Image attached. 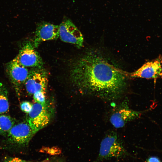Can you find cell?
<instances>
[{
	"label": "cell",
	"mask_w": 162,
	"mask_h": 162,
	"mask_svg": "<svg viewBox=\"0 0 162 162\" xmlns=\"http://www.w3.org/2000/svg\"><path fill=\"white\" fill-rule=\"evenodd\" d=\"M126 75L125 72L94 51L78 58L70 71L72 82L82 91L110 100L118 98L124 92Z\"/></svg>",
	"instance_id": "obj_1"
},
{
	"label": "cell",
	"mask_w": 162,
	"mask_h": 162,
	"mask_svg": "<svg viewBox=\"0 0 162 162\" xmlns=\"http://www.w3.org/2000/svg\"><path fill=\"white\" fill-rule=\"evenodd\" d=\"M129 155L115 133L107 135L101 141L96 162Z\"/></svg>",
	"instance_id": "obj_2"
},
{
	"label": "cell",
	"mask_w": 162,
	"mask_h": 162,
	"mask_svg": "<svg viewBox=\"0 0 162 162\" xmlns=\"http://www.w3.org/2000/svg\"><path fill=\"white\" fill-rule=\"evenodd\" d=\"M28 114L27 122L35 134L48 125L50 120V113L46 104L35 103Z\"/></svg>",
	"instance_id": "obj_3"
},
{
	"label": "cell",
	"mask_w": 162,
	"mask_h": 162,
	"mask_svg": "<svg viewBox=\"0 0 162 162\" xmlns=\"http://www.w3.org/2000/svg\"><path fill=\"white\" fill-rule=\"evenodd\" d=\"M6 71L16 92L19 95L29 72L27 68L22 65L16 58L8 63Z\"/></svg>",
	"instance_id": "obj_4"
},
{
	"label": "cell",
	"mask_w": 162,
	"mask_h": 162,
	"mask_svg": "<svg viewBox=\"0 0 162 162\" xmlns=\"http://www.w3.org/2000/svg\"><path fill=\"white\" fill-rule=\"evenodd\" d=\"M35 134L27 122L14 124L7 135L10 143L19 146H27Z\"/></svg>",
	"instance_id": "obj_5"
},
{
	"label": "cell",
	"mask_w": 162,
	"mask_h": 162,
	"mask_svg": "<svg viewBox=\"0 0 162 162\" xmlns=\"http://www.w3.org/2000/svg\"><path fill=\"white\" fill-rule=\"evenodd\" d=\"M48 82V75L46 71L42 68H37L29 72L23 86L28 94H33L37 92H45Z\"/></svg>",
	"instance_id": "obj_6"
},
{
	"label": "cell",
	"mask_w": 162,
	"mask_h": 162,
	"mask_svg": "<svg viewBox=\"0 0 162 162\" xmlns=\"http://www.w3.org/2000/svg\"><path fill=\"white\" fill-rule=\"evenodd\" d=\"M129 75L132 77L148 79H162V56L145 63L140 68Z\"/></svg>",
	"instance_id": "obj_7"
},
{
	"label": "cell",
	"mask_w": 162,
	"mask_h": 162,
	"mask_svg": "<svg viewBox=\"0 0 162 162\" xmlns=\"http://www.w3.org/2000/svg\"><path fill=\"white\" fill-rule=\"evenodd\" d=\"M59 37L66 43L74 45L78 48L83 44V38L79 30L69 19H65L59 26Z\"/></svg>",
	"instance_id": "obj_8"
},
{
	"label": "cell",
	"mask_w": 162,
	"mask_h": 162,
	"mask_svg": "<svg viewBox=\"0 0 162 162\" xmlns=\"http://www.w3.org/2000/svg\"><path fill=\"white\" fill-rule=\"evenodd\" d=\"M30 42H26L20 50L15 57L19 62L26 67L41 68L43 62L39 53Z\"/></svg>",
	"instance_id": "obj_9"
},
{
	"label": "cell",
	"mask_w": 162,
	"mask_h": 162,
	"mask_svg": "<svg viewBox=\"0 0 162 162\" xmlns=\"http://www.w3.org/2000/svg\"><path fill=\"white\" fill-rule=\"evenodd\" d=\"M59 37V26L46 22H41L37 26L33 45L36 48L43 41L56 40Z\"/></svg>",
	"instance_id": "obj_10"
},
{
	"label": "cell",
	"mask_w": 162,
	"mask_h": 162,
	"mask_svg": "<svg viewBox=\"0 0 162 162\" xmlns=\"http://www.w3.org/2000/svg\"><path fill=\"white\" fill-rule=\"evenodd\" d=\"M141 112L129 109L127 106L120 107L110 117L111 123L115 128L123 127L128 122L139 118Z\"/></svg>",
	"instance_id": "obj_11"
},
{
	"label": "cell",
	"mask_w": 162,
	"mask_h": 162,
	"mask_svg": "<svg viewBox=\"0 0 162 162\" xmlns=\"http://www.w3.org/2000/svg\"><path fill=\"white\" fill-rule=\"evenodd\" d=\"M14 124L15 120L10 116L0 114V135H7Z\"/></svg>",
	"instance_id": "obj_12"
},
{
	"label": "cell",
	"mask_w": 162,
	"mask_h": 162,
	"mask_svg": "<svg viewBox=\"0 0 162 162\" xmlns=\"http://www.w3.org/2000/svg\"><path fill=\"white\" fill-rule=\"evenodd\" d=\"M9 108L8 90L4 85L0 82V114L7 113Z\"/></svg>",
	"instance_id": "obj_13"
},
{
	"label": "cell",
	"mask_w": 162,
	"mask_h": 162,
	"mask_svg": "<svg viewBox=\"0 0 162 162\" xmlns=\"http://www.w3.org/2000/svg\"><path fill=\"white\" fill-rule=\"evenodd\" d=\"M46 92L39 91L33 94V98L35 103L46 105Z\"/></svg>",
	"instance_id": "obj_14"
},
{
	"label": "cell",
	"mask_w": 162,
	"mask_h": 162,
	"mask_svg": "<svg viewBox=\"0 0 162 162\" xmlns=\"http://www.w3.org/2000/svg\"><path fill=\"white\" fill-rule=\"evenodd\" d=\"M32 105L28 101H24L21 104V109L22 111L28 114L31 110Z\"/></svg>",
	"instance_id": "obj_15"
},
{
	"label": "cell",
	"mask_w": 162,
	"mask_h": 162,
	"mask_svg": "<svg viewBox=\"0 0 162 162\" xmlns=\"http://www.w3.org/2000/svg\"><path fill=\"white\" fill-rule=\"evenodd\" d=\"M3 162H32L20 159L16 157H6L4 158Z\"/></svg>",
	"instance_id": "obj_16"
},
{
	"label": "cell",
	"mask_w": 162,
	"mask_h": 162,
	"mask_svg": "<svg viewBox=\"0 0 162 162\" xmlns=\"http://www.w3.org/2000/svg\"><path fill=\"white\" fill-rule=\"evenodd\" d=\"M40 162H64L60 159L52 158L47 159Z\"/></svg>",
	"instance_id": "obj_17"
},
{
	"label": "cell",
	"mask_w": 162,
	"mask_h": 162,
	"mask_svg": "<svg viewBox=\"0 0 162 162\" xmlns=\"http://www.w3.org/2000/svg\"><path fill=\"white\" fill-rule=\"evenodd\" d=\"M146 162H160L159 159L155 157H151L149 158Z\"/></svg>",
	"instance_id": "obj_18"
}]
</instances>
